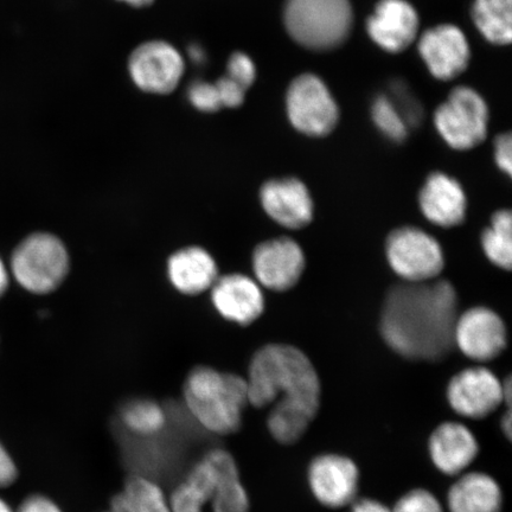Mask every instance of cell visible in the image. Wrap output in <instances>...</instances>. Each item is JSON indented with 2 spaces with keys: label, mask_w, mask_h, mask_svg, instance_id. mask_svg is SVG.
I'll return each mask as SVG.
<instances>
[{
  "label": "cell",
  "mask_w": 512,
  "mask_h": 512,
  "mask_svg": "<svg viewBox=\"0 0 512 512\" xmlns=\"http://www.w3.org/2000/svg\"><path fill=\"white\" fill-rule=\"evenodd\" d=\"M215 86L222 107L238 108L245 102L246 89L227 75L217 81Z\"/></svg>",
  "instance_id": "1f68e13d"
},
{
  "label": "cell",
  "mask_w": 512,
  "mask_h": 512,
  "mask_svg": "<svg viewBox=\"0 0 512 512\" xmlns=\"http://www.w3.org/2000/svg\"><path fill=\"white\" fill-rule=\"evenodd\" d=\"M458 294L447 280L405 283L390 288L382 307L384 342L412 361L437 362L454 348Z\"/></svg>",
  "instance_id": "7a4b0ae2"
},
{
  "label": "cell",
  "mask_w": 512,
  "mask_h": 512,
  "mask_svg": "<svg viewBox=\"0 0 512 512\" xmlns=\"http://www.w3.org/2000/svg\"><path fill=\"white\" fill-rule=\"evenodd\" d=\"M18 477L17 466L10 453L0 444V489L9 488Z\"/></svg>",
  "instance_id": "836d02e7"
},
{
  "label": "cell",
  "mask_w": 512,
  "mask_h": 512,
  "mask_svg": "<svg viewBox=\"0 0 512 512\" xmlns=\"http://www.w3.org/2000/svg\"><path fill=\"white\" fill-rule=\"evenodd\" d=\"M496 164L504 174L511 176L512 172V139L510 133L501 134L495 142Z\"/></svg>",
  "instance_id": "d6a6232c"
},
{
  "label": "cell",
  "mask_w": 512,
  "mask_h": 512,
  "mask_svg": "<svg viewBox=\"0 0 512 512\" xmlns=\"http://www.w3.org/2000/svg\"><path fill=\"white\" fill-rule=\"evenodd\" d=\"M215 485V470L206 456L172 494L171 512H203L204 505L213 498Z\"/></svg>",
  "instance_id": "603a6c76"
},
{
  "label": "cell",
  "mask_w": 512,
  "mask_h": 512,
  "mask_svg": "<svg viewBox=\"0 0 512 512\" xmlns=\"http://www.w3.org/2000/svg\"><path fill=\"white\" fill-rule=\"evenodd\" d=\"M17 512H62L59 507L49 498L34 495L30 496L21 504Z\"/></svg>",
  "instance_id": "e575fe53"
},
{
  "label": "cell",
  "mask_w": 512,
  "mask_h": 512,
  "mask_svg": "<svg viewBox=\"0 0 512 512\" xmlns=\"http://www.w3.org/2000/svg\"><path fill=\"white\" fill-rule=\"evenodd\" d=\"M313 496L325 507L337 509L355 502L360 471L351 459L339 454H322L307 471Z\"/></svg>",
  "instance_id": "4fadbf2b"
},
{
  "label": "cell",
  "mask_w": 512,
  "mask_h": 512,
  "mask_svg": "<svg viewBox=\"0 0 512 512\" xmlns=\"http://www.w3.org/2000/svg\"><path fill=\"white\" fill-rule=\"evenodd\" d=\"M227 76L248 91L256 79V67L251 57L240 53V51L230 56L227 64Z\"/></svg>",
  "instance_id": "4dcf8cb0"
},
{
  "label": "cell",
  "mask_w": 512,
  "mask_h": 512,
  "mask_svg": "<svg viewBox=\"0 0 512 512\" xmlns=\"http://www.w3.org/2000/svg\"><path fill=\"white\" fill-rule=\"evenodd\" d=\"M184 400L206 430L219 435L234 434L240 430L243 412L249 405L247 382L239 375L197 367L185 381Z\"/></svg>",
  "instance_id": "3957f363"
},
{
  "label": "cell",
  "mask_w": 512,
  "mask_h": 512,
  "mask_svg": "<svg viewBox=\"0 0 512 512\" xmlns=\"http://www.w3.org/2000/svg\"><path fill=\"white\" fill-rule=\"evenodd\" d=\"M386 253L390 267L405 283L437 279L445 267L439 242L415 227H402L390 233Z\"/></svg>",
  "instance_id": "ba28073f"
},
{
  "label": "cell",
  "mask_w": 512,
  "mask_h": 512,
  "mask_svg": "<svg viewBox=\"0 0 512 512\" xmlns=\"http://www.w3.org/2000/svg\"><path fill=\"white\" fill-rule=\"evenodd\" d=\"M119 2L134 6V8H144V6L151 5L155 0H119Z\"/></svg>",
  "instance_id": "74e56055"
},
{
  "label": "cell",
  "mask_w": 512,
  "mask_h": 512,
  "mask_svg": "<svg viewBox=\"0 0 512 512\" xmlns=\"http://www.w3.org/2000/svg\"><path fill=\"white\" fill-rule=\"evenodd\" d=\"M68 271L67 248L53 234H32L12 254V274L19 285L32 293L53 292L66 279Z\"/></svg>",
  "instance_id": "5b68a950"
},
{
  "label": "cell",
  "mask_w": 512,
  "mask_h": 512,
  "mask_svg": "<svg viewBox=\"0 0 512 512\" xmlns=\"http://www.w3.org/2000/svg\"><path fill=\"white\" fill-rule=\"evenodd\" d=\"M9 287V272L6 270L4 262L0 259V297L8 290Z\"/></svg>",
  "instance_id": "8d00e7d4"
},
{
  "label": "cell",
  "mask_w": 512,
  "mask_h": 512,
  "mask_svg": "<svg viewBox=\"0 0 512 512\" xmlns=\"http://www.w3.org/2000/svg\"><path fill=\"white\" fill-rule=\"evenodd\" d=\"M252 265L258 284L283 292L296 286L305 270V255L296 241L288 238L268 240L256 246Z\"/></svg>",
  "instance_id": "7c38bea8"
},
{
  "label": "cell",
  "mask_w": 512,
  "mask_h": 512,
  "mask_svg": "<svg viewBox=\"0 0 512 512\" xmlns=\"http://www.w3.org/2000/svg\"><path fill=\"white\" fill-rule=\"evenodd\" d=\"M428 450L433 464L448 476H458L478 456L476 435L459 422H445L431 434Z\"/></svg>",
  "instance_id": "ac0fdd59"
},
{
  "label": "cell",
  "mask_w": 512,
  "mask_h": 512,
  "mask_svg": "<svg viewBox=\"0 0 512 512\" xmlns=\"http://www.w3.org/2000/svg\"><path fill=\"white\" fill-rule=\"evenodd\" d=\"M168 275L172 286L187 296L210 290L219 278L216 261L202 247H187L170 256Z\"/></svg>",
  "instance_id": "ffe728a7"
},
{
  "label": "cell",
  "mask_w": 512,
  "mask_h": 512,
  "mask_svg": "<svg viewBox=\"0 0 512 512\" xmlns=\"http://www.w3.org/2000/svg\"><path fill=\"white\" fill-rule=\"evenodd\" d=\"M434 125L452 149H475L488 136V105L475 89L466 86L454 88L435 111Z\"/></svg>",
  "instance_id": "8992f818"
},
{
  "label": "cell",
  "mask_w": 512,
  "mask_h": 512,
  "mask_svg": "<svg viewBox=\"0 0 512 512\" xmlns=\"http://www.w3.org/2000/svg\"><path fill=\"white\" fill-rule=\"evenodd\" d=\"M349 0H287L285 27L300 46L317 51L335 49L352 28Z\"/></svg>",
  "instance_id": "277c9868"
},
{
  "label": "cell",
  "mask_w": 512,
  "mask_h": 512,
  "mask_svg": "<svg viewBox=\"0 0 512 512\" xmlns=\"http://www.w3.org/2000/svg\"><path fill=\"white\" fill-rule=\"evenodd\" d=\"M371 117L384 137L394 143L405 142L409 127L399 108L388 96H377L373 107H371Z\"/></svg>",
  "instance_id": "83f0119b"
},
{
  "label": "cell",
  "mask_w": 512,
  "mask_h": 512,
  "mask_svg": "<svg viewBox=\"0 0 512 512\" xmlns=\"http://www.w3.org/2000/svg\"><path fill=\"white\" fill-rule=\"evenodd\" d=\"M124 425L140 437H152L163 430L165 413L156 402L151 400H136L128 403L123 411Z\"/></svg>",
  "instance_id": "4316f807"
},
{
  "label": "cell",
  "mask_w": 512,
  "mask_h": 512,
  "mask_svg": "<svg viewBox=\"0 0 512 512\" xmlns=\"http://www.w3.org/2000/svg\"><path fill=\"white\" fill-rule=\"evenodd\" d=\"M216 475L213 503L214 512H249L247 491L243 488L238 465L232 454L214 450L207 454Z\"/></svg>",
  "instance_id": "7402d4cb"
},
{
  "label": "cell",
  "mask_w": 512,
  "mask_h": 512,
  "mask_svg": "<svg viewBox=\"0 0 512 512\" xmlns=\"http://www.w3.org/2000/svg\"><path fill=\"white\" fill-rule=\"evenodd\" d=\"M502 505V490L486 473H467L451 486L447 495L450 512H501Z\"/></svg>",
  "instance_id": "44dd1931"
},
{
  "label": "cell",
  "mask_w": 512,
  "mask_h": 512,
  "mask_svg": "<svg viewBox=\"0 0 512 512\" xmlns=\"http://www.w3.org/2000/svg\"><path fill=\"white\" fill-rule=\"evenodd\" d=\"M418 12L407 0H380L368 18L367 31L377 46L398 54L407 49L418 36Z\"/></svg>",
  "instance_id": "2e32d148"
},
{
  "label": "cell",
  "mask_w": 512,
  "mask_h": 512,
  "mask_svg": "<svg viewBox=\"0 0 512 512\" xmlns=\"http://www.w3.org/2000/svg\"><path fill=\"white\" fill-rule=\"evenodd\" d=\"M350 512H392V510L381 502L374 501V499H361V501L352 504Z\"/></svg>",
  "instance_id": "d590c367"
},
{
  "label": "cell",
  "mask_w": 512,
  "mask_h": 512,
  "mask_svg": "<svg viewBox=\"0 0 512 512\" xmlns=\"http://www.w3.org/2000/svg\"><path fill=\"white\" fill-rule=\"evenodd\" d=\"M419 53L435 79L451 81L469 66V41L456 25L441 24L421 35Z\"/></svg>",
  "instance_id": "5bb4252c"
},
{
  "label": "cell",
  "mask_w": 512,
  "mask_h": 512,
  "mask_svg": "<svg viewBox=\"0 0 512 512\" xmlns=\"http://www.w3.org/2000/svg\"><path fill=\"white\" fill-rule=\"evenodd\" d=\"M507 343V328L502 318L488 307H472L458 316L454 328V347L471 360H495L507 348Z\"/></svg>",
  "instance_id": "8fae6325"
},
{
  "label": "cell",
  "mask_w": 512,
  "mask_h": 512,
  "mask_svg": "<svg viewBox=\"0 0 512 512\" xmlns=\"http://www.w3.org/2000/svg\"><path fill=\"white\" fill-rule=\"evenodd\" d=\"M447 400L464 418L484 419L504 402V383L489 369L467 368L448 383Z\"/></svg>",
  "instance_id": "30bf717a"
},
{
  "label": "cell",
  "mask_w": 512,
  "mask_h": 512,
  "mask_svg": "<svg viewBox=\"0 0 512 512\" xmlns=\"http://www.w3.org/2000/svg\"><path fill=\"white\" fill-rule=\"evenodd\" d=\"M185 70L179 51L165 41H149L133 50L128 60V73L143 92L170 94L181 82Z\"/></svg>",
  "instance_id": "9c48e42d"
},
{
  "label": "cell",
  "mask_w": 512,
  "mask_h": 512,
  "mask_svg": "<svg viewBox=\"0 0 512 512\" xmlns=\"http://www.w3.org/2000/svg\"><path fill=\"white\" fill-rule=\"evenodd\" d=\"M211 290V302L223 318L240 325H249L265 310L260 285L243 274L219 277Z\"/></svg>",
  "instance_id": "e0dca14e"
},
{
  "label": "cell",
  "mask_w": 512,
  "mask_h": 512,
  "mask_svg": "<svg viewBox=\"0 0 512 512\" xmlns=\"http://www.w3.org/2000/svg\"><path fill=\"white\" fill-rule=\"evenodd\" d=\"M512 216L510 210H498L482 235L483 251L492 264L509 271L512 261Z\"/></svg>",
  "instance_id": "484cf974"
},
{
  "label": "cell",
  "mask_w": 512,
  "mask_h": 512,
  "mask_svg": "<svg viewBox=\"0 0 512 512\" xmlns=\"http://www.w3.org/2000/svg\"><path fill=\"white\" fill-rule=\"evenodd\" d=\"M260 202L265 213L287 229L309 226L315 211L309 189L294 177L266 182L260 190Z\"/></svg>",
  "instance_id": "9a60e30c"
},
{
  "label": "cell",
  "mask_w": 512,
  "mask_h": 512,
  "mask_svg": "<svg viewBox=\"0 0 512 512\" xmlns=\"http://www.w3.org/2000/svg\"><path fill=\"white\" fill-rule=\"evenodd\" d=\"M473 22L490 43L507 46L512 38V0H475Z\"/></svg>",
  "instance_id": "cb8c5ba5"
},
{
  "label": "cell",
  "mask_w": 512,
  "mask_h": 512,
  "mask_svg": "<svg viewBox=\"0 0 512 512\" xmlns=\"http://www.w3.org/2000/svg\"><path fill=\"white\" fill-rule=\"evenodd\" d=\"M111 512H171L164 492L152 480L132 477L113 498Z\"/></svg>",
  "instance_id": "d4e9b609"
},
{
  "label": "cell",
  "mask_w": 512,
  "mask_h": 512,
  "mask_svg": "<svg viewBox=\"0 0 512 512\" xmlns=\"http://www.w3.org/2000/svg\"><path fill=\"white\" fill-rule=\"evenodd\" d=\"M392 512H444V509L430 491L416 489L401 497Z\"/></svg>",
  "instance_id": "f546056e"
},
{
  "label": "cell",
  "mask_w": 512,
  "mask_h": 512,
  "mask_svg": "<svg viewBox=\"0 0 512 512\" xmlns=\"http://www.w3.org/2000/svg\"><path fill=\"white\" fill-rule=\"evenodd\" d=\"M286 110L292 126L310 137L328 136L339 120L334 96L315 74L299 75L292 81L287 91Z\"/></svg>",
  "instance_id": "52a82bcc"
},
{
  "label": "cell",
  "mask_w": 512,
  "mask_h": 512,
  "mask_svg": "<svg viewBox=\"0 0 512 512\" xmlns=\"http://www.w3.org/2000/svg\"><path fill=\"white\" fill-rule=\"evenodd\" d=\"M419 204L422 214L435 226L452 228L465 220L467 200L457 181L441 172H434L421 188Z\"/></svg>",
  "instance_id": "d6986e66"
},
{
  "label": "cell",
  "mask_w": 512,
  "mask_h": 512,
  "mask_svg": "<svg viewBox=\"0 0 512 512\" xmlns=\"http://www.w3.org/2000/svg\"><path fill=\"white\" fill-rule=\"evenodd\" d=\"M249 405H274L267 426L272 437L292 445L303 437L320 406V381L310 358L287 344H268L255 352L247 377Z\"/></svg>",
  "instance_id": "6da1fadb"
},
{
  "label": "cell",
  "mask_w": 512,
  "mask_h": 512,
  "mask_svg": "<svg viewBox=\"0 0 512 512\" xmlns=\"http://www.w3.org/2000/svg\"><path fill=\"white\" fill-rule=\"evenodd\" d=\"M0 512H14L10 508V505L6 503L3 498H0Z\"/></svg>",
  "instance_id": "f35d334b"
},
{
  "label": "cell",
  "mask_w": 512,
  "mask_h": 512,
  "mask_svg": "<svg viewBox=\"0 0 512 512\" xmlns=\"http://www.w3.org/2000/svg\"><path fill=\"white\" fill-rule=\"evenodd\" d=\"M188 99L196 110L206 113L220 111L222 106L215 83L195 81L188 89Z\"/></svg>",
  "instance_id": "f1b7e54d"
}]
</instances>
